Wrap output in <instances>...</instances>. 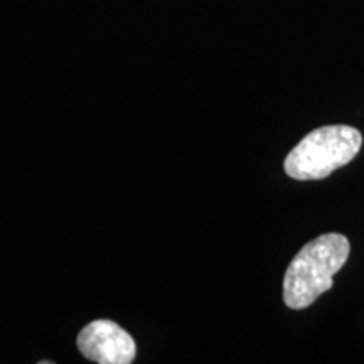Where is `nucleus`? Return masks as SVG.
<instances>
[{
    "instance_id": "nucleus-1",
    "label": "nucleus",
    "mask_w": 364,
    "mask_h": 364,
    "mask_svg": "<svg viewBox=\"0 0 364 364\" xmlns=\"http://www.w3.org/2000/svg\"><path fill=\"white\" fill-rule=\"evenodd\" d=\"M344 235L327 233L307 243L285 272L284 302L287 307L306 309L332 287V279L349 257Z\"/></svg>"
},
{
    "instance_id": "nucleus-2",
    "label": "nucleus",
    "mask_w": 364,
    "mask_h": 364,
    "mask_svg": "<svg viewBox=\"0 0 364 364\" xmlns=\"http://www.w3.org/2000/svg\"><path fill=\"white\" fill-rule=\"evenodd\" d=\"M363 136L348 125H327L304 136L285 159L287 176L297 181L326 179L358 156Z\"/></svg>"
},
{
    "instance_id": "nucleus-3",
    "label": "nucleus",
    "mask_w": 364,
    "mask_h": 364,
    "mask_svg": "<svg viewBox=\"0 0 364 364\" xmlns=\"http://www.w3.org/2000/svg\"><path fill=\"white\" fill-rule=\"evenodd\" d=\"M76 343L86 359L100 364H130L136 354L134 338L117 322L107 318L83 327Z\"/></svg>"
}]
</instances>
